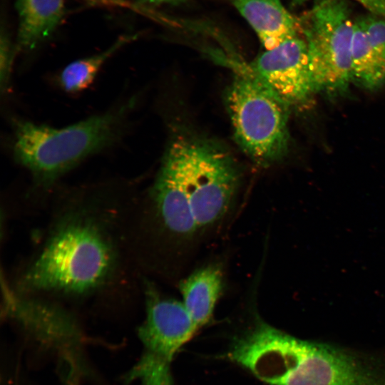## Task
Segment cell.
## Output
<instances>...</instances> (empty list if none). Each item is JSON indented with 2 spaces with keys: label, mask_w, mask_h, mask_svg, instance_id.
<instances>
[{
  "label": "cell",
  "mask_w": 385,
  "mask_h": 385,
  "mask_svg": "<svg viewBox=\"0 0 385 385\" xmlns=\"http://www.w3.org/2000/svg\"><path fill=\"white\" fill-rule=\"evenodd\" d=\"M114 186L70 192L56 213L16 291L25 294L85 297L114 282L122 264L125 208Z\"/></svg>",
  "instance_id": "cell-1"
},
{
  "label": "cell",
  "mask_w": 385,
  "mask_h": 385,
  "mask_svg": "<svg viewBox=\"0 0 385 385\" xmlns=\"http://www.w3.org/2000/svg\"><path fill=\"white\" fill-rule=\"evenodd\" d=\"M136 101L130 98L106 112L61 128L14 119L12 157L27 170L36 185L51 188L87 158L123 139Z\"/></svg>",
  "instance_id": "cell-2"
},
{
  "label": "cell",
  "mask_w": 385,
  "mask_h": 385,
  "mask_svg": "<svg viewBox=\"0 0 385 385\" xmlns=\"http://www.w3.org/2000/svg\"><path fill=\"white\" fill-rule=\"evenodd\" d=\"M262 380L270 385H385V354L304 340L283 331L264 344Z\"/></svg>",
  "instance_id": "cell-3"
},
{
  "label": "cell",
  "mask_w": 385,
  "mask_h": 385,
  "mask_svg": "<svg viewBox=\"0 0 385 385\" xmlns=\"http://www.w3.org/2000/svg\"><path fill=\"white\" fill-rule=\"evenodd\" d=\"M236 141L256 163L268 166L288 150L289 107L250 66L240 68L225 96Z\"/></svg>",
  "instance_id": "cell-4"
},
{
  "label": "cell",
  "mask_w": 385,
  "mask_h": 385,
  "mask_svg": "<svg viewBox=\"0 0 385 385\" xmlns=\"http://www.w3.org/2000/svg\"><path fill=\"white\" fill-rule=\"evenodd\" d=\"M183 152V190L198 237L225 218L235 202L241 173L217 141L188 130L178 132Z\"/></svg>",
  "instance_id": "cell-5"
},
{
  "label": "cell",
  "mask_w": 385,
  "mask_h": 385,
  "mask_svg": "<svg viewBox=\"0 0 385 385\" xmlns=\"http://www.w3.org/2000/svg\"><path fill=\"white\" fill-rule=\"evenodd\" d=\"M144 294L145 317L138 329L142 354L122 380L125 385H173V358L198 329L182 301L165 297L148 280Z\"/></svg>",
  "instance_id": "cell-6"
},
{
  "label": "cell",
  "mask_w": 385,
  "mask_h": 385,
  "mask_svg": "<svg viewBox=\"0 0 385 385\" xmlns=\"http://www.w3.org/2000/svg\"><path fill=\"white\" fill-rule=\"evenodd\" d=\"M315 91L339 94L352 81L354 22L345 0H317L299 18Z\"/></svg>",
  "instance_id": "cell-7"
},
{
  "label": "cell",
  "mask_w": 385,
  "mask_h": 385,
  "mask_svg": "<svg viewBox=\"0 0 385 385\" xmlns=\"http://www.w3.org/2000/svg\"><path fill=\"white\" fill-rule=\"evenodd\" d=\"M5 317L19 328L27 340L69 366V374L86 376L83 335L76 317L46 297L5 289Z\"/></svg>",
  "instance_id": "cell-8"
},
{
  "label": "cell",
  "mask_w": 385,
  "mask_h": 385,
  "mask_svg": "<svg viewBox=\"0 0 385 385\" xmlns=\"http://www.w3.org/2000/svg\"><path fill=\"white\" fill-rule=\"evenodd\" d=\"M250 67L288 107L304 103L314 92L307 43L299 36L266 50Z\"/></svg>",
  "instance_id": "cell-9"
},
{
  "label": "cell",
  "mask_w": 385,
  "mask_h": 385,
  "mask_svg": "<svg viewBox=\"0 0 385 385\" xmlns=\"http://www.w3.org/2000/svg\"><path fill=\"white\" fill-rule=\"evenodd\" d=\"M266 50L275 48L301 32L299 18L292 16L280 0H233Z\"/></svg>",
  "instance_id": "cell-10"
},
{
  "label": "cell",
  "mask_w": 385,
  "mask_h": 385,
  "mask_svg": "<svg viewBox=\"0 0 385 385\" xmlns=\"http://www.w3.org/2000/svg\"><path fill=\"white\" fill-rule=\"evenodd\" d=\"M19 27L16 48L31 51L48 38L64 13L65 0H16Z\"/></svg>",
  "instance_id": "cell-11"
},
{
  "label": "cell",
  "mask_w": 385,
  "mask_h": 385,
  "mask_svg": "<svg viewBox=\"0 0 385 385\" xmlns=\"http://www.w3.org/2000/svg\"><path fill=\"white\" fill-rule=\"evenodd\" d=\"M222 284V271L216 264L196 270L180 282L182 302L197 329L210 320Z\"/></svg>",
  "instance_id": "cell-12"
},
{
  "label": "cell",
  "mask_w": 385,
  "mask_h": 385,
  "mask_svg": "<svg viewBox=\"0 0 385 385\" xmlns=\"http://www.w3.org/2000/svg\"><path fill=\"white\" fill-rule=\"evenodd\" d=\"M135 37L133 35L121 36L107 49L68 63L58 76L61 88L69 94L79 93L88 88L108 59Z\"/></svg>",
  "instance_id": "cell-13"
},
{
  "label": "cell",
  "mask_w": 385,
  "mask_h": 385,
  "mask_svg": "<svg viewBox=\"0 0 385 385\" xmlns=\"http://www.w3.org/2000/svg\"><path fill=\"white\" fill-rule=\"evenodd\" d=\"M352 81L369 90L385 82V60L371 46L359 24L354 22L351 45Z\"/></svg>",
  "instance_id": "cell-14"
},
{
  "label": "cell",
  "mask_w": 385,
  "mask_h": 385,
  "mask_svg": "<svg viewBox=\"0 0 385 385\" xmlns=\"http://www.w3.org/2000/svg\"><path fill=\"white\" fill-rule=\"evenodd\" d=\"M356 21L366 33L371 46L385 60V19L369 14Z\"/></svg>",
  "instance_id": "cell-15"
},
{
  "label": "cell",
  "mask_w": 385,
  "mask_h": 385,
  "mask_svg": "<svg viewBox=\"0 0 385 385\" xmlns=\"http://www.w3.org/2000/svg\"><path fill=\"white\" fill-rule=\"evenodd\" d=\"M0 42V88L1 95H4L9 89L15 48H14L6 33H1Z\"/></svg>",
  "instance_id": "cell-16"
},
{
  "label": "cell",
  "mask_w": 385,
  "mask_h": 385,
  "mask_svg": "<svg viewBox=\"0 0 385 385\" xmlns=\"http://www.w3.org/2000/svg\"><path fill=\"white\" fill-rule=\"evenodd\" d=\"M308 0H292L294 6H300ZM367 9L370 14L385 19V0H354Z\"/></svg>",
  "instance_id": "cell-17"
},
{
  "label": "cell",
  "mask_w": 385,
  "mask_h": 385,
  "mask_svg": "<svg viewBox=\"0 0 385 385\" xmlns=\"http://www.w3.org/2000/svg\"><path fill=\"white\" fill-rule=\"evenodd\" d=\"M143 3L150 4H177L182 2L183 0H140Z\"/></svg>",
  "instance_id": "cell-18"
},
{
  "label": "cell",
  "mask_w": 385,
  "mask_h": 385,
  "mask_svg": "<svg viewBox=\"0 0 385 385\" xmlns=\"http://www.w3.org/2000/svg\"><path fill=\"white\" fill-rule=\"evenodd\" d=\"M112 1H120V0H112Z\"/></svg>",
  "instance_id": "cell-19"
}]
</instances>
